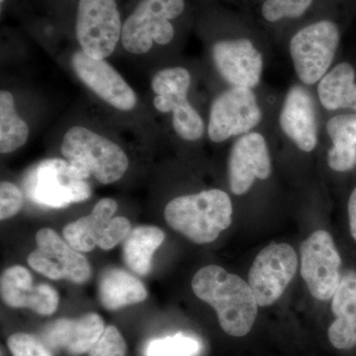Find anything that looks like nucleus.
I'll return each mask as SVG.
<instances>
[{"instance_id":"f257e3e1","label":"nucleus","mask_w":356,"mask_h":356,"mask_svg":"<svg viewBox=\"0 0 356 356\" xmlns=\"http://www.w3.org/2000/svg\"><path fill=\"white\" fill-rule=\"evenodd\" d=\"M192 290L215 309L225 332L240 337L250 332L259 304L250 284L240 276L220 266H205L194 275Z\"/></svg>"},{"instance_id":"f03ea898","label":"nucleus","mask_w":356,"mask_h":356,"mask_svg":"<svg viewBox=\"0 0 356 356\" xmlns=\"http://www.w3.org/2000/svg\"><path fill=\"white\" fill-rule=\"evenodd\" d=\"M233 204L226 192L209 189L179 196L166 205L165 219L191 242H214L232 224Z\"/></svg>"},{"instance_id":"7ed1b4c3","label":"nucleus","mask_w":356,"mask_h":356,"mask_svg":"<svg viewBox=\"0 0 356 356\" xmlns=\"http://www.w3.org/2000/svg\"><path fill=\"white\" fill-rule=\"evenodd\" d=\"M186 0H138L124 18L121 44L128 53L144 55L156 46H168L177 25L187 16Z\"/></svg>"},{"instance_id":"20e7f679","label":"nucleus","mask_w":356,"mask_h":356,"mask_svg":"<svg viewBox=\"0 0 356 356\" xmlns=\"http://www.w3.org/2000/svg\"><path fill=\"white\" fill-rule=\"evenodd\" d=\"M60 152L84 179L92 175L102 184L118 181L129 168L127 154L120 146L83 126H74L67 131Z\"/></svg>"},{"instance_id":"39448f33","label":"nucleus","mask_w":356,"mask_h":356,"mask_svg":"<svg viewBox=\"0 0 356 356\" xmlns=\"http://www.w3.org/2000/svg\"><path fill=\"white\" fill-rule=\"evenodd\" d=\"M341 42L336 21L321 17L301 26L292 35L289 51L295 72L306 86L318 83L329 72Z\"/></svg>"},{"instance_id":"423d86ee","label":"nucleus","mask_w":356,"mask_h":356,"mask_svg":"<svg viewBox=\"0 0 356 356\" xmlns=\"http://www.w3.org/2000/svg\"><path fill=\"white\" fill-rule=\"evenodd\" d=\"M24 188L27 197L42 207H67L83 202L91 195V188L81 172L60 159H44L26 175Z\"/></svg>"},{"instance_id":"0eeeda50","label":"nucleus","mask_w":356,"mask_h":356,"mask_svg":"<svg viewBox=\"0 0 356 356\" xmlns=\"http://www.w3.org/2000/svg\"><path fill=\"white\" fill-rule=\"evenodd\" d=\"M123 21L118 0H76L74 29L81 50L96 60L110 57L121 43Z\"/></svg>"},{"instance_id":"6e6552de","label":"nucleus","mask_w":356,"mask_h":356,"mask_svg":"<svg viewBox=\"0 0 356 356\" xmlns=\"http://www.w3.org/2000/svg\"><path fill=\"white\" fill-rule=\"evenodd\" d=\"M191 86L188 70L181 67L159 70L152 79L154 106L161 113H172V127L182 140H198L205 133V124L187 95Z\"/></svg>"},{"instance_id":"1a4fd4ad","label":"nucleus","mask_w":356,"mask_h":356,"mask_svg":"<svg viewBox=\"0 0 356 356\" xmlns=\"http://www.w3.org/2000/svg\"><path fill=\"white\" fill-rule=\"evenodd\" d=\"M116 201L103 198L98 201L88 216L70 222L63 231L65 240L79 252H91L95 247L112 250L125 241L131 229V222L125 217H114Z\"/></svg>"},{"instance_id":"9d476101","label":"nucleus","mask_w":356,"mask_h":356,"mask_svg":"<svg viewBox=\"0 0 356 356\" xmlns=\"http://www.w3.org/2000/svg\"><path fill=\"white\" fill-rule=\"evenodd\" d=\"M301 275L311 294L320 301L332 298L343 273V259L331 234L314 232L300 248Z\"/></svg>"},{"instance_id":"9b49d317","label":"nucleus","mask_w":356,"mask_h":356,"mask_svg":"<svg viewBox=\"0 0 356 356\" xmlns=\"http://www.w3.org/2000/svg\"><path fill=\"white\" fill-rule=\"evenodd\" d=\"M261 120V109L252 88L227 89L211 105L207 132L214 143L245 135Z\"/></svg>"},{"instance_id":"f8f14e48","label":"nucleus","mask_w":356,"mask_h":356,"mask_svg":"<svg viewBox=\"0 0 356 356\" xmlns=\"http://www.w3.org/2000/svg\"><path fill=\"white\" fill-rule=\"evenodd\" d=\"M298 259L288 243H271L255 257L248 284L259 306L273 305L282 296L296 274Z\"/></svg>"},{"instance_id":"ddd939ff","label":"nucleus","mask_w":356,"mask_h":356,"mask_svg":"<svg viewBox=\"0 0 356 356\" xmlns=\"http://www.w3.org/2000/svg\"><path fill=\"white\" fill-rule=\"evenodd\" d=\"M36 245V250L28 257V264L35 271L53 280H67L76 284L88 282L91 276L88 259L54 229H40Z\"/></svg>"},{"instance_id":"4468645a","label":"nucleus","mask_w":356,"mask_h":356,"mask_svg":"<svg viewBox=\"0 0 356 356\" xmlns=\"http://www.w3.org/2000/svg\"><path fill=\"white\" fill-rule=\"evenodd\" d=\"M211 51L220 76L233 88L252 89L261 83L264 58L248 37L218 40Z\"/></svg>"},{"instance_id":"2eb2a0df","label":"nucleus","mask_w":356,"mask_h":356,"mask_svg":"<svg viewBox=\"0 0 356 356\" xmlns=\"http://www.w3.org/2000/svg\"><path fill=\"white\" fill-rule=\"evenodd\" d=\"M72 65L77 77L103 102L121 111L135 108V91L106 60H96L79 50L72 56Z\"/></svg>"},{"instance_id":"dca6fc26","label":"nucleus","mask_w":356,"mask_h":356,"mask_svg":"<svg viewBox=\"0 0 356 356\" xmlns=\"http://www.w3.org/2000/svg\"><path fill=\"white\" fill-rule=\"evenodd\" d=\"M273 172L266 138L261 133L242 135L233 145L228 165L229 184L236 195L247 193L255 179L266 180Z\"/></svg>"},{"instance_id":"f3484780","label":"nucleus","mask_w":356,"mask_h":356,"mask_svg":"<svg viewBox=\"0 0 356 356\" xmlns=\"http://www.w3.org/2000/svg\"><path fill=\"white\" fill-rule=\"evenodd\" d=\"M0 292L7 306L30 309L43 316L53 315L60 302L58 292L50 285L33 286L31 273L20 266L9 267L2 273Z\"/></svg>"},{"instance_id":"a211bd4d","label":"nucleus","mask_w":356,"mask_h":356,"mask_svg":"<svg viewBox=\"0 0 356 356\" xmlns=\"http://www.w3.org/2000/svg\"><path fill=\"white\" fill-rule=\"evenodd\" d=\"M283 133L301 151L310 153L318 144L315 104L311 93L301 86L289 89L280 116Z\"/></svg>"},{"instance_id":"6ab92c4d","label":"nucleus","mask_w":356,"mask_h":356,"mask_svg":"<svg viewBox=\"0 0 356 356\" xmlns=\"http://www.w3.org/2000/svg\"><path fill=\"white\" fill-rule=\"evenodd\" d=\"M105 325L98 314L88 313L76 320L60 318L44 327V343L70 355L88 353L102 336Z\"/></svg>"},{"instance_id":"aec40b11","label":"nucleus","mask_w":356,"mask_h":356,"mask_svg":"<svg viewBox=\"0 0 356 356\" xmlns=\"http://www.w3.org/2000/svg\"><path fill=\"white\" fill-rule=\"evenodd\" d=\"M334 321L329 329L334 348L351 350L356 348V269L344 271L332 298Z\"/></svg>"},{"instance_id":"412c9836","label":"nucleus","mask_w":356,"mask_h":356,"mask_svg":"<svg viewBox=\"0 0 356 356\" xmlns=\"http://www.w3.org/2000/svg\"><path fill=\"white\" fill-rule=\"evenodd\" d=\"M327 135L332 143L327 163L334 172H346L356 166V113L341 114L327 121Z\"/></svg>"},{"instance_id":"4be33fe9","label":"nucleus","mask_w":356,"mask_h":356,"mask_svg":"<svg viewBox=\"0 0 356 356\" xmlns=\"http://www.w3.org/2000/svg\"><path fill=\"white\" fill-rule=\"evenodd\" d=\"M98 292L103 307L108 310L140 303L147 297L143 283L120 268L107 269L102 273Z\"/></svg>"},{"instance_id":"5701e85b","label":"nucleus","mask_w":356,"mask_h":356,"mask_svg":"<svg viewBox=\"0 0 356 356\" xmlns=\"http://www.w3.org/2000/svg\"><path fill=\"white\" fill-rule=\"evenodd\" d=\"M355 70L348 63L332 67L318 81V96L327 110L350 109L356 112Z\"/></svg>"},{"instance_id":"b1692460","label":"nucleus","mask_w":356,"mask_h":356,"mask_svg":"<svg viewBox=\"0 0 356 356\" xmlns=\"http://www.w3.org/2000/svg\"><path fill=\"white\" fill-rule=\"evenodd\" d=\"M165 241V233L158 227L140 226L133 229L124 241L123 259L126 266L140 276L152 269L153 255Z\"/></svg>"},{"instance_id":"393cba45","label":"nucleus","mask_w":356,"mask_h":356,"mask_svg":"<svg viewBox=\"0 0 356 356\" xmlns=\"http://www.w3.org/2000/svg\"><path fill=\"white\" fill-rule=\"evenodd\" d=\"M29 127L18 115L13 93L0 91V152L13 153L27 143Z\"/></svg>"},{"instance_id":"a878e982","label":"nucleus","mask_w":356,"mask_h":356,"mask_svg":"<svg viewBox=\"0 0 356 356\" xmlns=\"http://www.w3.org/2000/svg\"><path fill=\"white\" fill-rule=\"evenodd\" d=\"M317 0H264L259 15L267 24L275 25L306 17L315 8Z\"/></svg>"},{"instance_id":"bb28decb","label":"nucleus","mask_w":356,"mask_h":356,"mask_svg":"<svg viewBox=\"0 0 356 356\" xmlns=\"http://www.w3.org/2000/svg\"><path fill=\"white\" fill-rule=\"evenodd\" d=\"M199 350L200 344L196 339L177 334L149 341L146 356H194L197 355Z\"/></svg>"},{"instance_id":"cd10ccee","label":"nucleus","mask_w":356,"mask_h":356,"mask_svg":"<svg viewBox=\"0 0 356 356\" xmlns=\"http://www.w3.org/2000/svg\"><path fill=\"white\" fill-rule=\"evenodd\" d=\"M7 346L13 356H53L44 341L24 332L11 334L7 339Z\"/></svg>"},{"instance_id":"c85d7f7f","label":"nucleus","mask_w":356,"mask_h":356,"mask_svg":"<svg viewBox=\"0 0 356 356\" xmlns=\"http://www.w3.org/2000/svg\"><path fill=\"white\" fill-rule=\"evenodd\" d=\"M127 344L114 325L105 327L102 336L88 351V356H125Z\"/></svg>"},{"instance_id":"c756f323","label":"nucleus","mask_w":356,"mask_h":356,"mask_svg":"<svg viewBox=\"0 0 356 356\" xmlns=\"http://www.w3.org/2000/svg\"><path fill=\"white\" fill-rule=\"evenodd\" d=\"M24 197L19 187L8 181L0 184V219H9L15 216L22 208Z\"/></svg>"},{"instance_id":"7c9ffc66","label":"nucleus","mask_w":356,"mask_h":356,"mask_svg":"<svg viewBox=\"0 0 356 356\" xmlns=\"http://www.w3.org/2000/svg\"><path fill=\"white\" fill-rule=\"evenodd\" d=\"M348 231L351 238L356 243V186L351 191L348 201Z\"/></svg>"},{"instance_id":"2f4dec72","label":"nucleus","mask_w":356,"mask_h":356,"mask_svg":"<svg viewBox=\"0 0 356 356\" xmlns=\"http://www.w3.org/2000/svg\"><path fill=\"white\" fill-rule=\"evenodd\" d=\"M6 0H0V4H1V8L6 4Z\"/></svg>"},{"instance_id":"473e14b6","label":"nucleus","mask_w":356,"mask_h":356,"mask_svg":"<svg viewBox=\"0 0 356 356\" xmlns=\"http://www.w3.org/2000/svg\"><path fill=\"white\" fill-rule=\"evenodd\" d=\"M257 1H261V2H264V0H257Z\"/></svg>"}]
</instances>
